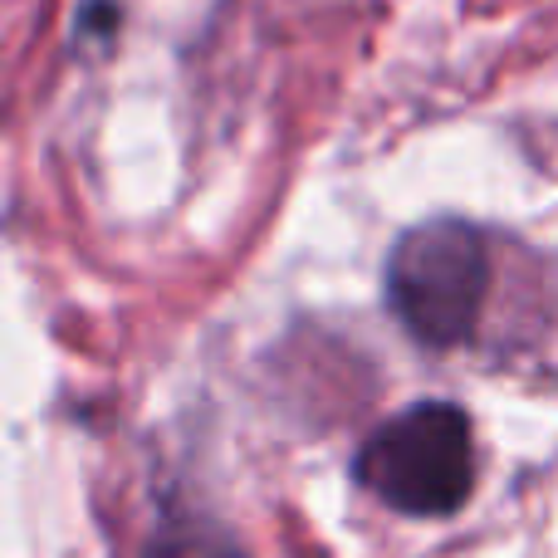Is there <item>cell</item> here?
Masks as SVG:
<instances>
[{
  "mask_svg": "<svg viewBox=\"0 0 558 558\" xmlns=\"http://www.w3.org/2000/svg\"><path fill=\"white\" fill-rule=\"evenodd\" d=\"M353 471L397 514L446 520L471 500L475 485L471 422L451 402H416L367 436Z\"/></svg>",
  "mask_w": 558,
  "mask_h": 558,
  "instance_id": "cell-1",
  "label": "cell"
},
{
  "mask_svg": "<svg viewBox=\"0 0 558 558\" xmlns=\"http://www.w3.org/2000/svg\"><path fill=\"white\" fill-rule=\"evenodd\" d=\"M490 289V245L471 221H426L397 241L387 260V299L422 343L451 348L471 338Z\"/></svg>",
  "mask_w": 558,
  "mask_h": 558,
  "instance_id": "cell-2",
  "label": "cell"
},
{
  "mask_svg": "<svg viewBox=\"0 0 558 558\" xmlns=\"http://www.w3.org/2000/svg\"><path fill=\"white\" fill-rule=\"evenodd\" d=\"M147 558H245L241 544L216 524H167L153 539Z\"/></svg>",
  "mask_w": 558,
  "mask_h": 558,
  "instance_id": "cell-3",
  "label": "cell"
}]
</instances>
